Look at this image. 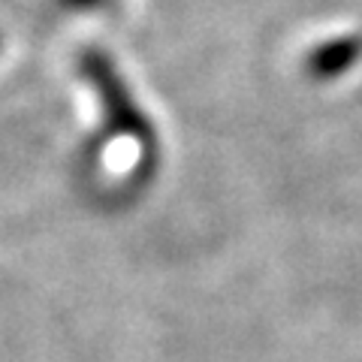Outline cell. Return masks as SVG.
<instances>
[{"mask_svg":"<svg viewBox=\"0 0 362 362\" xmlns=\"http://www.w3.org/2000/svg\"><path fill=\"white\" fill-rule=\"evenodd\" d=\"M82 73L88 76V82L97 88L100 103H103V112H106V121L112 127L121 130V133H145L148 130V124L139 121V115H136L127 90H124L115 70H112V64L103 58V54L85 52L82 54Z\"/></svg>","mask_w":362,"mask_h":362,"instance_id":"1","label":"cell"},{"mask_svg":"<svg viewBox=\"0 0 362 362\" xmlns=\"http://www.w3.org/2000/svg\"><path fill=\"white\" fill-rule=\"evenodd\" d=\"M66 6H76V9H94L100 4H106V0H64Z\"/></svg>","mask_w":362,"mask_h":362,"instance_id":"2","label":"cell"},{"mask_svg":"<svg viewBox=\"0 0 362 362\" xmlns=\"http://www.w3.org/2000/svg\"><path fill=\"white\" fill-rule=\"evenodd\" d=\"M0 42H4V37H0Z\"/></svg>","mask_w":362,"mask_h":362,"instance_id":"3","label":"cell"}]
</instances>
